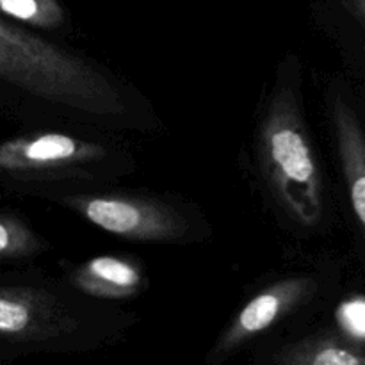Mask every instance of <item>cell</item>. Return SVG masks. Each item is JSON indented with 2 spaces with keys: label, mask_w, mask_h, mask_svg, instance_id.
Listing matches in <instances>:
<instances>
[{
  "label": "cell",
  "mask_w": 365,
  "mask_h": 365,
  "mask_svg": "<svg viewBox=\"0 0 365 365\" xmlns=\"http://www.w3.org/2000/svg\"><path fill=\"white\" fill-rule=\"evenodd\" d=\"M341 2L365 27V0H341Z\"/></svg>",
  "instance_id": "cell-13"
},
{
  "label": "cell",
  "mask_w": 365,
  "mask_h": 365,
  "mask_svg": "<svg viewBox=\"0 0 365 365\" xmlns=\"http://www.w3.org/2000/svg\"><path fill=\"white\" fill-rule=\"evenodd\" d=\"M316 291L317 280L309 274L284 277L267 285L235 314L209 351L207 362L217 365L228 360L253 339L269 331L285 317L307 305L316 296Z\"/></svg>",
  "instance_id": "cell-6"
},
{
  "label": "cell",
  "mask_w": 365,
  "mask_h": 365,
  "mask_svg": "<svg viewBox=\"0 0 365 365\" xmlns=\"http://www.w3.org/2000/svg\"><path fill=\"white\" fill-rule=\"evenodd\" d=\"M134 316L75 291L68 282L0 285V346L13 353H73L121 337Z\"/></svg>",
  "instance_id": "cell-2"
},
{
  "label": "cell",
  "mask_w": 365,
  "mask_h": 365,
  "mask_svg": "<svg viewBox=\"0 0 365 365\" xmlns=\"http://www.w3.org/2000/svg\"><path fill=\"white\" fill-rule=\"evenodd\" d=\"M50 248L38 232L21 217L0 212V260H24L41 255Z\"/></svg>",
  "instance_id": "cell-11"
},
{
  "label": "cell",
  "mask_w": 365,
  "mask_h": 365,
  "mask_svg": "<svg viewBox=\"0 0 365 365\" xmlns=\"http://www.w3.org/2000/svg\"><path fill=\"white\" fill-rule=\"evenodd\" d=\"M337 155L349 192L353 212L365 237V130L355 107L341 93L330 98Z\"/></svg>",
  "instance_id": "cell-8"
},
{
  "label": "cell",
  "mask_w": 365,
  "mask_h": 365,
  "mask_svg": "<svg viewBox=\"0 0 365 365\" xmlns=\"http://www.w3.org/2000/svg\"><path fill=\"white\" fill-rule=\"evenodd\" d=\"M66 282L88 298L100 302L130 299L148 287L141 262L125 255H98L71 267Z\"/></svg>",
  "instance_id": "cell-7"
},
{
  "label": "cell",
  "mask_w": 365,
  "mask_h": 365,
  "mask_svg": "<svg viewBox=\"0 0 365 365\" xmlns=\"http://www.w3.org/2000/svg\"><path fill=\"white\" fill-rule=\"evenodd\" d=\"M0 16L39 31L56 32L66 27V9L59 0H0Z\"/></svg>",
  "instance_id": "cell-10"
},
{
  "label": "cell",
  "mask_w": 365,
  "mask_h": 365,
  "mask_svg": "<svg viewBox=\"0 0 365 365\" xmlns=\"http://www.w3.org/2000/svg\"><path fill=\"white\" fill-rule=\"evenodd\" d=\"M346 321L355 334L365 335V307H351L346 312Z\"/></svg>",
  "instance_id": "cell-12"
},
{
  "label": "cell",
  "mask_w": 365,
  "mask_h": 365,
  "mask_svg": "<svg viewBox=\"0 0 365 365\" xmlns=\"http://www.w3.org/2000/svg\"><path fill=\"white\" fill-rule=\"evenodd\" d=\"M48 200L123 241L184 245L207 235L205 221L195 207L163 196L86 189L57 192Z\"/></svg>",
  "instance_id": "cell-5"
},
{
  "label": "cell",
  "mask_w": 365,
  "mask_h": 365,
  "mask_svg": "<svg viewBox=\"0 0 365 365\" xmlns=\"http://www.w3.org/2000/svg\"><path fill=\"white\" fill-rule=\"evenodd\" d=\"M134 170L123 148L78 132L45 128L0 141V178L45 198L103 187Z\"/></svg>",
  "instance_id": "cell-4"
},
{
  "label": "cell",
  "mask_w": 365,
  "mask_h": 365,
  "mask_svg": "<svg viewBox=\"0 0 365 365\" xmlns=\"http://www.w3.org/2000/svg\"><path fill=\"white\" fill-rule=\"evenodd\" d=\"M260 177L285 220L316 228L324 217V184L302 107L298 70L289 59L277 81L257 130Z\"/></svg>",
  "instance_id": "cell-3"
},
{
  "label": "cell",
  "mask_w": 365,
  "mask_h": 365,
  "mask_svg": "<svg viewBox=\"0 0 365 365\" xmlns=\"http://www.w3.org/2000/svg\"><path fill=\"white\" fill-rule=\"evenodd\" d=\"M0 86L46 123L91 130H152V107L96 61L0 16Z\"/></svg>",
  "instance_id": "cell-1"
},
{
  "label": "cell",
  "mask_w": 365,
  "mask_h": 365,
  "mask_svg": "<svg viewBox=\"0 0 365 365\" xmlns=\"http://www.w3.org/2000/svg\"><path fill=\"white\" fill-rule=\"evenodd\" d=\"M269 365H365V348L339 335H314L284 346Z\"/></svg>",
  "instance_id": "cell-9"
}]
</instances>
